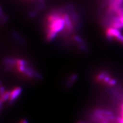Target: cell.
<instances>
[{
    "instance_id": "cell-1",
    "label": "cell",
    "mask_w": 123,
    "mask_h": 123,
    "mask_svg": "<svg viewBox=\"0 0 123 123\" xmlns=\"http://www.w3.org/2000/svg\"><path fill=\"white\" fill-rule=\"evenodd\" d=\"M47 27V30L52 31L56 33L61 32L65 28V21L62 15L61 14L60 17L53 21L48 23Z\"/></svg>"
},
{
    "instance_id": "cell-2",
    "label": "cell",
    "mask_w": 123,
    "mask_h": 123,
    "mask_svg": "<svg viewBox=\"0 0 123 123\" xmlns=\"http://www.w3.org/2000/svg\"><path fill=\"white\" fill-rule=\"evenodd\" d=\"M91 119L96 123H101L103 121H108L111 123L117 121V117L114 115H106L98 113L94 111L92 114Z\"/></svg>"
},
{
    "instance_id": "cell-3",
    "label": "cell",
    "mask_w": 123,
    "mask_h": 123,
    "mask_svg": "<svg viewBox=\"0 0 123 123\" xmlns=\"http://www.w3.org/2000/svg\"><path fill=\"white\" fill-rule=\"evenodd\" d=\"M22 89L20 87H17L10 92V98L8 101L10 104H12L20 97L22 93Z\"/></svg>"
},
{
    "instance_id": "cell-4",
    "label": "cell",
    "mask_w": 123,
    "mask_h": 123,
    "mask_svg": "<svg viewBox=\"0 0 123 123\" xmlns=\"http://www.w3.org/2000/svg\"><path fill=\"white\" fill-rule=\"evenodd\" d=\"M62 17L65 21V28L68 33L72 32L74 30V25L71 21L70 17L67 13H63Z\"/></svg>"
},
{
    "instance_id": "cell-5",
    "label": "cell",
    "mask_w": 123,
    "mask_h": 123,
    "mask_svg": "<svg viewBox=\"0 0 123 123\" xmlns=\"http://www.w3.org/2000/svg\"><path fill=\"white\" fill-rule=\"evenodd\" d=\"M106 37L108 38L111 40L112 38L115 37L116 38L118 36H119L121 34V32L120 30L114 28H109L107 29L106 31Z\"/></svg>"
},
{
    "instance_id": "cell-6",
    "label": "cell",
    "mask_w": 123,
    "mask_h": 123,
    "mask_svg": "<svg viewBox=\"0 0 123 123\" xmlns=\"http://www.w3.org/2000/svg\"><path fill=\"white\" fill-rule=\"evenodd\" d=\"M112 26L113 28H116L117 29L123 28V24L122 23H121L120 20H119L118 17L115 18L114 19V20L112 22Z\"/></svg>"
},
{
    "instance_id": "cell-7",
    "label": "cell",
    "mask_w": 123,
    "mask_h": 123,
    "mask_svg": "<svg viewBox=\"0 0 123 123\" xmlns=\"http://www.w3.org/2000/svg\"><path fill=\"white\" fill-rule=\"evenodd\" d=\"M77 79H78V75L76 74H74L71 75L70 78L69 79V80H67V82L66 83V87L68 88L71 87L73 85H74V83L75 82Z\"/></svg>"
},
{
    "instance_id": "cell-8",
    "label": "cell",
    "mask_w": 123,
    "mask_h": 123,
    "mask_svg": "<svg viewBox=\"0 0 123 123\" xmlns=\"http://www.w3.org/2000/svg\"><path fill=\"white\" fill-rule=\"evenodd\" d=\"M10 95V91H5L3 93L1 94V105H2L3 102H5L7 101H8Z\"/></svg>"
},
{
    "instance_id": "cell-9",
    "label": "cell",
    "mask_w": 123,
    "mask_h": 123,
    "mask_svg": "<svg viewBox=\"0 0 123 123\" xmlns=\"http://www.w3.org/2000/svg\"><path fill=\"white\" fill-rule=\"evenodd\" d=\"M57 35V33L54 32L50 30H47V34H46V40L48 41H52L55 39Z\"/></svg>"
},
{
    "instance_id": "cell-10",
    "label": "cell",
    "mask_w": 123,
    "mask_h": 123,
    "mask_svg": "<svg viewBox=\"0 0 123 123\" xmlns=\"http://www.w3.org/2000/svg\"><path fill=\"white\" fill-rule=\"evenodd\" d=\"M108 75V74L107 72L104 71L102 72L101 73H99V74L96 76V80H97V81L98 82H102L103 81L104 79L105 78V77Z\"/></svg>"
},
{
    "instance_id": "cell-11",
    "label": "cell",
    "mask_w": 123,
    "mask_h": 123,
    "mask_svg": "<svg viewBox=\"0 0 123 123\" xmlns=\"http://www.w3.org/2000/svg\"><path fill=\"white\" fill-rule=\"evenodd\" d=\"M74 40L76 43H78L79 45H85L86 43L85 41L82 39V38L79 37V36L75 35L74 36Z\"/></svg>"
},
{
    "instance_id": "cell-12",
    "label": "cell",
    "mask_w": 123,
    "mask_h": 123,
    "mask_svg": "<svg viewBox=\"0 0 123 123\" xmlns=\"http://www.w3.org/2000/svg\"><path fill=\"white\" fill-rule=\"evenodd\" d=\"M27 64V62L24 60L18 59L17 60L16 65L17 66H26Z\"/></svg>"
},
{
    "instance_id": "cell-13",
    "label": "cell",
    "mask_w": 123,
    "mask_h": 123,
    "mask_svg": "<svg viewBox=\"0 0 123 123\" xmlns=\"http://www.w3.org/2000/svg\"><path fill=\"white\" fill-rule=\"evenodd\" d=\"M116 84H117V80H114V79H111L110 81L107 83V85H109V86H112L115 85Z\"/></svg>"
},
{
    "instance_id": "cell-14",
    "label": "cell",
    "mask_w": 123,
    "mask_h": 123,
    "mask_svg": "<svg viewBox=\"0 0 123 123\" xmlns=\"http://www.w3.org/2000/svg\"><path fill=\"white\" fill-rule=\"evenodd\" d=\"M13 34H14V37L16 38V39L18 40V41L19 42H22V43H24V41H23L22 40V38L19 37V36L18 35V34L17 33H13Z\"/></svg>"
},
{
    "instance_id": "cell-15",
    "label": "cell",
    "mask_w": 123,
    "mask_h": 123,
    "mask_svg": "<svg viewBox=\"0 0 123 123\" xmlns=\"http://www.w3.org/2000/svg\"><path fill=\"white\" fill-rule=\"evenodd\" d=\"M111 78H110V77L108 75L107 76H106L105 77V78L104 79L103 82H104V83H106V84H107V83L110 81V80H111Z\"/></svg>"
},
{
    "instance_id": "cell-16",
    "label": "cell",
    "mask_w": 123,
    "mask_h": 123,
    "mask_svg": "<svg viewBox=\"0 0 123 123\" xmlns=\"http://www.w3.org/2000/svg\"><path fill=\"white\" fill-rule=\"evenodd\" d=\"M116 39L117 40H118V41L121 42V43H122L123 44V36L122 35V34H121V35H120L119 36H118L117 38Z\"/></svg>"
},
{
    "instance_id": "cell-17",
    "label": "cell",
    "mask_w": 123,
    "mask_h": 123,
    "mask_svg": "<svg viewBox=\"0 0 123 123\" xmlns=\"http://www.w3.org/2000/svg\"><path fill=\"white\" fill-rule=\"evenodd\" d=\"M20 123H28V122L26 119H23L20 121Z\"/></svg>"
},
{
    "instance_id": "cell-18",
    "label": "cell",
    "mask_w": 123,
    "mask_h": 123,
    "mask_svg": "<svg viewBox=\"0 0 123 123\" xmlns=\"http://www.w3.org/2000/svg\"><path fill=\"white\" fill-rule=\"evenodd\" d=\"M5 91V88L3 87V86H1V94L3 93Z\"/></svg>"
},
{
    "instance_id": "cell-19",
    "label": "cell",
    "mask_w": 123,
    "mask_h": 123,
    "mask_svg": "<svg viewBox=\"0 0 123 123\" xmlns=\"http://www.w3.org/2000/svg\"><path fill=\"white\" fill-rule=\"evenodd\" d=\"M118 18H119V20H120V21H121V22L123 24V15H122V16L119 17Z\"/></svg>"
},
{
    "instance_id": "cell-20",
    "label": "cell",
    "mask_w": 123,
    "mask_h": 123,
    "mask_svg": "<svg viewBox=\"0 0 123 123\" xmlns=\"http://www.w3.org/2000/svg\"><path fill=\"white\" fill-rule=\"evenodd\" d=\"M45 0H39V2L40 3H42L44 2Z\"/></svg>"
},
{
    "instance_id": "cell-21",
    "label": "cell",
    "mask_w": 123,
    "mask_h": 123,
    "mask_svg": "<svg viewBox=\"0 0 123 123\" xmlns=\"http://www.w3.org/2000/svg\"><path fill=\"white\" fill-rule=\"evenodd\" d=\"M78 123H86L83 122H78Z\"/></svg>"
}]
</instances>
